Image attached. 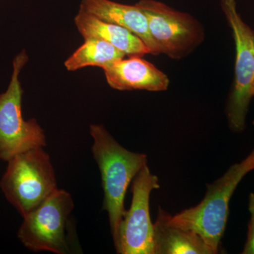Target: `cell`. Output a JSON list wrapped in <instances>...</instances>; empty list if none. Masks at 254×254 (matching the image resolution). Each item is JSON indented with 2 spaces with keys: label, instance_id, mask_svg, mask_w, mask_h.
I'll list each match as a JSON object with an SVG mask.
<instances>
[{
  "label": "cell",
  "instance_id": "1",
  "mask_svg": "<svg viewBox=\"0 0 254 254\" xmlns=\"http://www.w3.org/2000/svg\"><path fill=\"white\" fill-rule=\"evenodd\" d=\"M253 170L254 149L240 163L231 165L216 181L208 184L204 198L198 205L175 215L168 213L169 223L195 232L212 254H218L226 229L232 195L244 177Z\"/></svg>",
  "mask_w": 254,
  "mask_h": 254
},
{
  "label": "cell",
  "instance_id": "2",
  "mask_svg": "<svg viewBox=\"0 0 254 254\" xmlns=\"http://www.w3.org/2000/svg\"><path fill=\"white\" fill-rule=\"evenodd\" d=\"M92 153L101 175L103 209L109 218L113 242L125 214L127 190L138 172L148 163L147 155L124 148L103 125H92Z\"/></svg>",
  "mask_w": 254,
  "mask_h": 254
},
{
  "label": "cell",
  "instance_id": "3",
  "mask_svg": "<svg viewBox=\"0 0 254 254\" xmlns=\"http://www.w3.org/2000/svg\"><path fill=\"white\" fill-rule=\"evenodd\" d=\"M7 163L0 187L21 216L34 210L58 190L51 159L43 148L18 153Z\"/></svg>",
  "mask_w": 254,
  "mask_h": 254
},
{
  "label": "cell",
  "instance_id": "4",
  "mask_svg": "<svg viewBox=\"0 0 254 254\" xmlns=\"http://www.w3.org/2000/svg\"><path fill=\"white\" fill-rule=\"evenodd\" d=\"M28 61L23 50L13 60L9 86L0 94V160L8 162L15 155L47 144L44 130L35 119L25 120L22 114L23 88L19 75Z\"/></svg>",
  "mask_w": 254,
  "mask_h": 254
},
{
  "label": "cell",
  "instance_id": "5",
  "mask_svg": "<svg viewBox=\"0 0 254 254\" xmlns=\"http://www.w3.org/2000/svg\"><path fill=\"white\" fill-rule=\"evenodd\" d=\"M74 203L71 195L57 190L34 210L23 217L18 238L32 252L67 254L70 251L68 223Z\"/></svg>",
  "mask_w": 254,
  "mask_h": 254
},
{
  "label": "cell",
  "instance_id": "6",
  "mask_svg": "<svg viewBox=\"0 0 254 254\" xmlns=\"http://www.w3.org/2000/svg\"><path fill=\"white\" fill-rule=\"evenodd\" d=\"M222 9L233 32L236 46L235 77L226 113L232 131L245 130L246 118L254 96V31L237 12L235 0H221Z\"/></svg>",
  "mask_w": 254,
  "mask_h": 254
},
{
  "label": "cell",
  "instance_id": "7",
  "mask_svg": "<svg viewBox=\"0 0 254 254\" xmlns=\"http://www.w3.org/2000/svg\"><path fill=\"white\" fill-rule=\"evenodd\" d=\"M136 5L146 16L150 35L160 53L172 59H182L203 41V27L190 15L155 0H140Z\"/></svg>",
  "mask_w": 254,
  "mask_h": 254
},
{
  "label": "cell",
  "instance_id": "8",
  "mask_svg": "<svg viewBox=\"0 0 254 254\" xmlns=\"http://www.w3.org/2000/svg\"><path fill=\"white\" fill-rule=\"evenodd\" d=\"M160 188L159 179L148 165L132 181V200L125 211L114 245L118 254H154V228L150 216V196Z\"/></svg>",
  "mask_w": 254,
  "mask_h": 254
},
{
  "label": "cell",
  "instance_id": "9",
  "mask_svg": "<svg viewBox=\"0 0 254 254\" xmlns=\"http://www.w3.org/2000/svg\"><path fill=\"white\" fill-rule=\"evenodd\" d=\"M103 70L109 86L118 91H163L170 83L165 73L139 56L123 58Z\"/></svg>",
  "mask_w": 254,
  "mask_h": 254
},
{
  "label": "cell",
  "instance_id": "10",
  "mask_svg": "<svg viewBox=\"0 0 254 254\" xmlns=\"http://www.w3.org/2000/svg\"><path fill=\"white\" fill-rule=\"evenodd\" d=\"M80 8L100 19L126 28L146 45L150 54H160L150 35L146 16L136 4H124L111 0H81Z\"/></svg>",
  "mask_w": 254,
  "mask_h": 254
},
{
  "label": "cell",
  "instance_id": "11",
  "mask_svg": "<svg viewBox=\"0 0 254 254\" xmlns=\"http://www.w3.org/2000/svg\"><path fill=\"white\" fill-rule=\"evenodd\" d=\"M78 31L83 38H98L108 42L128 57L150 54L143 41L126 28L107 22L79 8L74 18Z\"/></svg>",
  "mask_w": 254,
  "mask_h": 254
},
{
  "label": "cell",
  "instance_id": "12",
  "mask_svg": "<svg viewBox=\"0 0 254 254\" xmlns=\"http://www.w3.org/2000/svg\"><path fill=\"white\" fill-rule=\"evenodd\" d=\"M168 212L159 207L154 228V254H212L199 235L169 223Z\"/></svg>",
  "mask_w": 254,
  "mask_h": 254
},
{
  "label": "cell",
  "instance_id": "13",
  "mask_svg": "<svg viewBox=\"0 0 254 254\" xmlns=\"http://www.w3.org/2000/svg\"><path fill=\"white\" fill-rule=\"evenodd\" d=\"M125 56L108 42L98 38H85L83 45L64 62V66L69 71L87 66H98L103 69Z\"/></svg>",
  "mask_w": 254,
  "mask_h": 254
},
{
  "label": "cell",
  "instance_id": "14",
  "mask_svg": "<svg viewBox=\"0 0 254 254\" xmlns=\"http://www.w3.org/2000/svg\"><path fill=\"white\" fill-rule=\"evenodd\" d=\"M242 254H254V218L253 217H251L249 222L247 240Z\"/></svg>",
  "mask_w": 254,
  "mask_h": 254
},
{
  "label": "cell",
  "instance_id": "15",
  "mask_svg": "<svg viewBox=\"0 0 254 254\" xmlns=\"http://www.w3.org/2000/svg\"><path fill=\"white\" fill-rule=\"evenodd\" d=\"M249 210L252 215V217L254 218V193H251L250 198H249Z\"/></svg>",
  "mask_w": 254,
  "mask_h": 254
},
{
  "label": "cell",
  "instance_id": "16",
  "mask_svg": "<svg viewBox=\"0 0 254 254\" xmlns=\"http://www.w3.org/2000/svg\"><path fill=\"white\" fill-rule=\"evenodd\" d=\"M253 92H254V83H253Z\"/></svg>",
  "mask_w": 254,
  "mask_h": 254
},
{
  "label": "cell",
  "instance_id": "17",
  "mask_svg": "<svg viewBox=\"0 0 254 254\" xmlns=\"http://www.w3.org/2000/svg\"><path fill=\"white\" fill-rule=\"evenodd\" d=\"M253 125H254V122H253Z\"/></svg>",
  "mask_w": 254,
  "mask_h": 254
}]
</instances>
